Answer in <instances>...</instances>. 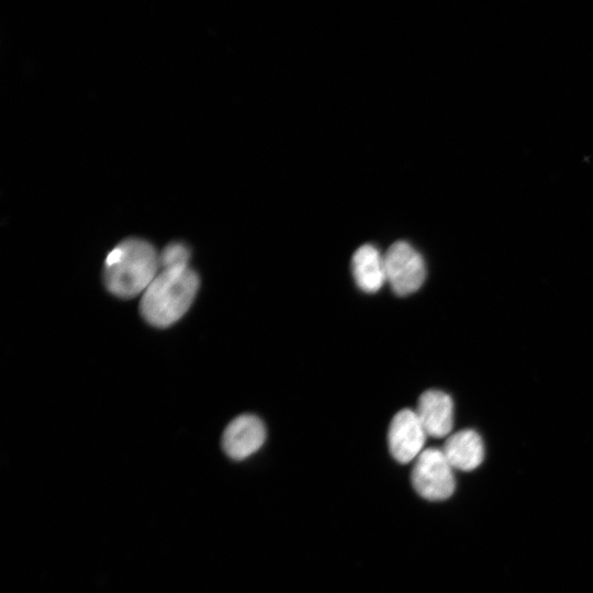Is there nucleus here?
Listing matches in <instances>:
<instances>
[{
    "mask_svg": "<svg viewBox=\"0 0 593 593\" xmlns=\"http://www.w3.org/2000/svg\"><path fill=\"white\" fill-rule=\"evenodd\" d=\"M441 450L450 466L460 471H472L484 459L482 438L473 429H461L449 435Z\"/></svg>",
    "mask_w": 593,
    "mask_h": 593,
    "instance_id": "6e6552de",
    "label": "nucleus"
},
{
    "mask_svg": "<svg viewBox=\"0 0 593 593\" xmlns=\"http://www.w3.org/2000/svg\"><path fill=\"white\" fill-rule=\"evenodd\" d=\"M351 271L358 288L368 293L377 292L387 281L383 256L370 244L361 245L354 253Z\"/></svg>",
    "mask_w": 593,
    "mask_h": 593,
    "instance_id": "1a4fd4ad",
    "label": "nucleus"
},
{
    "mask_svg": "<svg viewBox=\"0 0 593 593\" xmlns=\"http://www.w3.org/2000/svg\"><path fill=\"white\" fill-rule=\"evenodd\" d=\"M198 289L199 277L189 267L160 270L142 294L141 314L150 325L167 327L189 310Z\"/></svg>",
    "mask_w": 593,
    "mask_h": 593,
    "instance_id": "f03ea898",
    "label": "nucleus"
},
{
    "mask_svg": "<svg viewBox=\"0 0 593 593\" xmlns=\"http://www.w3.org/2000/svg\"><path fill=\"white\" fill-rule=\"evenodd\" d=\"M416 414L427 434L443 438L454 426V402L450 395L439 390H427L421 394Z\"/></svg>",
    "mask_w": 593,
    "mask_h": 593,
    "instance_id": "0eeeda50",
    "label": "nucleus"
},
{
    "mask_svg": "<svg viewBox=\"0 0 593 593\" xmlns=\"http://www.w3.org/2000/svg\"><path fill=\"white\" fill-rule=\"evenodd\" d=\"M427 434L415 411L404 409L392 418L388 443L392 457L400 463L416 459L424 450Z\"/></svg>",
    "mask_w": 593,
    "mask_h": 593,
    "instance_id": "39448f33",
    "label": "nucleus"
},
{
    "mask_svg": "<svg viewBox=\"0 0 593 593\" xmlns=\"http://www.w3.org/2000/svg\"><path fill=\"white\" fill-rule=\"evenodd\" d=\"M266 439V428L260 418L243 414L234 418L224 429L222 447L234 460H243L256 452Z\"/></svg>",
    "mask_w": 593,
    "mask_h": 593,
    "instance_id": "423d86ee",
    "label": "nucleus"
},
{
    "mask_svg": "<svg viewBox=\"0 0 593 593\" xmlns=\"http://www.w3.org/2000/svg\"><path fill=\"white\" fill-rule=\"evenodd\" d=\"M190 250L184 244L170 243L159 254L160 270L188 268Z\"/></svg>",
    "mask_w": 593,
    "mask_h": 593,
    "instance_id": "9d476101",
    "label": "nucleus"
},
{
    "mask_svg": "<svg viewBox=\"0 0 593 593\" xmlns=\"http://www.w3.org/2000/svg\"><path fill=\"white\" fill-rule=\"evenodd\" d=\"M454 468L439 448H426L415 459L411 480L415 491L428 501H443L456 488Z\"/></svg>",
    "mask_w": 593,
    "mask_h": 593,
    "instance_id": "7ed1b4c3",
    "label": "nucleus"
},
{
    "mask_svg": "<svg viewBox=\"0 0 593 593\" xmlns=\"http://www.w3.org/2000/svg\"><path fill=\"white\" fill-rule=\"evenodd\" d=\"M385 280L398 295L417 291L426 277V267L421 254L409 243L398 240L383 255Z\"/></svg>",
    "mask_w": 593,
    "mask_h": 593,
    "instance_id": "20e7f679",
    "label": "nucleus"
},
{
    "mask_svg": "<svg viewBox=\"0 0 593 593\" xmlns=\"http://www.w3.org/2000/svg\"><path fill=\"white\" fill-rule=\"evenodd\" d=\"M159 271V254L154 246L132 237L118 244L108 254L103 281L112 294L130 299L143 294Z\"/></svg>",
    "mask_w": 593,
    "mask_h": 593,
    "instance_id": "f257e3e1",
    "label": "nucleus"
}]
</instances>
